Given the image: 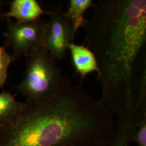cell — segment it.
<instances>
[{
  "label": "cell",
  "mask_w": 146,
  "mask_h": 146,
  "mask_svg": "<svg viewBox=\"0 0 146 146\" xmlns=\"http://www.w3.org/2000/svg\"><path fill=\"white\" fill-rule=\"evenodd\" d=\"M86 20V47L94 54L102 86L101 101L117 125L134 119L131 85L146 42V0H99Z\"/></svg>",
  "instance_id": "cell-1"
},
{
  "label": "cell",
  "mask_w": 146,
  "mask_h": 146,
  "mask_svg": "<svg viewBox=\"0 0 146 146\" xmlns=\"http://www.w3.org/2000/svg\"><path fill=\"white\" fill-rule=\"evenodd\" d=\"M114 135L111 110L64 78L52 98L27 103L2 131L0 146H110Z\"/></svg>",
  "instance_id": "cell-2"
},
{
  "label": "cell",
  "mask_w": 146,
  "mask_h": 146,
  "mask_svg": "<svg viewBox=\"0 0 146 146\" xmlns=\"http://www.w3.org/2000/svg\"><path fill=\"white\" fill-rule=\"evenodd\" d=\"M26 58L23 78L17 90L29 104L52 98L61 88L64 78L56 60L43 48Z\"/></svg>",
  "instance_id": "cell-3"
},
{
  "label": "cell",
  "mask_w": 146,
  "mask_h": 146,
  "mask_svg": "<svg viewBox=\"0 0 146 146\" xmlns=\"http://www.w3.org/2000/svg\"><path fill=\"white\" fill-rule=\"evenodd\" d=\"M45 24L41 19L28 22L8 21L4 35L5 45L12 49V61L21 56L27 57L43 48Z\"/></svg>",
  "instance_id": "cell-4"
},
{
  "label": "cell",
  "mask_w": 146,
  "mask_h": 146,
  "mask_svg": "<svg viewBox=\"0 0 146 146\" xmlns=\"http://www.w3.org/2000/svg\"><path fill=\"white\" fill-rule=\"evenodd\" d=\"M46 22L43 48L55 60H63L69 44L74 42L75 33L73 23L61 6H54L48 11Z\"/></svg>",
  "instance_id": "cell-5"
},
{
  "label": "cell",
  "mask_w": 146,
  "mask_h": 146,
  "mask_svg": "<svg viewBox=\"0 0 146 146\" xmlns=\"http://www.w3.org/2000/svg\"><path fill=\"white\" fill-rule=\"evenodd\" d=\"M48 11H44L36 0H14L8 11L3 14L2 18L13 17L18 22L36 21Z\"/></svg>",
  "instance_id": "cell-6"
},
{
  "label": "cell",
  "mask_w": 146,
  "mask_h": 146,
  "mask_svg": "<svg viewBox=\"0 0 146 146\" xmlns=\"http://www.w3.org/2000/svg\"><path fill=\"white\" fill-rule=\"evenodd\" d=\"M68 49L75 70L82 78L93 72H96L99 75V70L96 58L88 48L73 42L69 44Z\"/></svg>",
  "instance_id": "cell-7"
},
{
  "label": "cell",
  "mask_w": 146,
  "mask_h": 146,
  "mask_svg": "<svg viewBox=\"0 0 146 146\" xmlns=\"http://www.w3.org/2000/svg\"><path fill=\"white\" fill-rule=\"evenodd\" d=\"M27 103L16 100L9 93H0V130L11 125L16 117L26 106Z\"/></svg>",
  "instance_id": "cell-8"
},
{
  "label": "cell",
  "mask_w": 146,
  "mask_h": 146,
  "mask_svg": "<svg viewBox=\"0 0 146 146\" xmlns=\"http://www.w3.org/2000/svg\"><path fill=\"white\" fill-rule=\"evenodd\" d=\"M92 0H70L68 11L66 14L72 22L74 30L76 34L78 28L84 26L86 20L84 18V13L93 5Z\"/></svg>",
  "instance_id": "cell-9"
},
{
  "label": "cell",
  "mask_w": 146,
  "mask_h": 146,
  "mask_svg": "<svg viewBox=\"0 0 146 146\" xmlns=\"http://www.w3.org/2000/svg\"><path fill=\"white\" fill-rule=\"evenodd\" d=\"M11 62V55L2 47H0V88L2 87L5 84L8 68Z\"/></svg>",
  "instance_id": "cell-10"
},
{
  "label": "cell",
  "mask_w": 146,
  "mask_h": 146,
  "mask_svg": "<svg viewBox=\"0 0 146 146\" xmlns=\"http://www.w3.org/2000/svg\"><path fill=\"white\" fill-rule=\"evenodd\" d=\"M131 142H136L137 146H146V118L137 125L132 136Z\"/></svg>",
  "instance_id": "cell-11"
},
{
  "label": "cell",
  "mask_w": 146,
  "mask_h": 146,
  "mask_svg": "<svg viewBox=\"0 0 146 146\" xmlns=\"http://www.w3.org/2000/svg\"><path fill=\"white\" fill-rule=\"evenodd\" d=\"M4 2H5L4 1H1L0 0V19L2 18V16L3 15V13H2V8L3 5L4 4Z\"/></svg>",
  "instance_id": "cell-12"
},
{
  "label": "cell",
  "mask_w": 146,
  "mask_h": 146,
  "mask_svg": "<svg viewBox=\"0 0 146 146\" xmlns=\"http://www.w3.org/2000/svg\"><path fill=\"white\" fill-rule=\"evenodd\" d=\"M2 131L0 130V143H1V139H2Z\"/></svg>",
  "instance_id": "cell-13"
}]
</instances>
